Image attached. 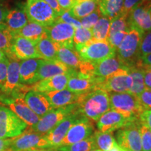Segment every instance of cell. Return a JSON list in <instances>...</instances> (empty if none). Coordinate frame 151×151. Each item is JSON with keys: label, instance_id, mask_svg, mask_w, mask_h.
Returning <instances> with one entry per match:
<instances>
[{"label": "cell", "instance_id": "obj_4", "mask_svg": "<svg viewBox=\"0 0 151 151\" xmlns=\"http://www.w3.org/2000/svg\"><path fill=\"white\" fill-rule=\"evenodd\" d=\"M76 51L83 61L97 63L106 58L116 55V50L108 41L92 40L83 45L75 46Z\"/></svg>", "mask_w": 151, "mask_h": 151}, {"label": "cell", "instance_id": "obj_38", "mask_svg": "<svg viewBox=\"0 0 151 151\" xmlns=\"http://www.w3.org/2000/svg\"><path fill=\"white\" fill-rule=\"evenodd\" d=\"M92 39V33L91 29L81 27L75 29L73 42L74 46L83 45L90 42Z\"/></svg>", "mask_w": 151, "mask_h": 151}, {"label": "cell", "instance_id": "obj_31", "mask_svg": "<svg viewBox=\"0 0 151 151\" xmlns=\"http://www.w3.org/2000/svg\"><path fill=\"white\" fill-rule=\"evenodd\" d=\"M128 72L132 78V86L129 92L138 97L146 90L144 84L143 69L140 67H128Z\"/></svg>", "mask_w": 151, "mask_h": 151}, {"label": "cell", "instance_id": "obj_55", "mask_svg": "<svg viewBox=\"0 0 151 151\" xmlns=\"http://www.w3.org/2000/svg\"><path fill=\"white\" fill-rule=\"evenodd\" d=\"M88 1V0H76V2H80V1Z\"/></svg>", "mask_w": 151, "mask_h": 151}, {"label": "cell", "instance_id": "obj_30", "mask_svg": "<svg viewBox=\"0 0 151 151\" xmlns=\"http://www.w3.org/2000/svg\"><path fill=\"white\" fill-rule=\"evenodd\" d=\"M124 0H99V10L101 16L113 20L122 11Z\"/></svg>", "mask_w": 151, "mask_h": 151}, {"label": "cell", "instance_id": "obj_10", "mask_svg": "<svg viewBox=\"0 0 151 151\" xmlns=\"http://www.w3.org/2000/svg\"><path fill=\"white\" fill-rule=\"evenodd\" d=\"M41 148H48L45 135L32 131L28 128L21 134L14 138L8 150L27 151Z\"/></svg>", "mask_w": 151, "mask_h": 151}, {"label": "cell", "instance_id": "obj_59", "mask_svg": "<svg viewBox=\"0 0 151 151\" xmlns=\"http://www.w3.org/2000/svg\"><path fill=\"white\" fill-rule=\"evenodd\" d=\"M27 151H32V150H27Z\"/></svg>", "mask_w": 151, "mask_h": 151}, {"label": "cell", "instance_id": "obj_13", "mask_svg": "<svg viewBox=\"0 0 151 151\" xmlns=\"http://www.w3.org/2000/svg\"><path fill=\"white\" fill-rule=\"evenodd\" d=\"M104 79L94 76L83 74L73 69L68 81L67 89L77 94L86 93L94 90H99V87Z\"/></svg>", "mask_w": 151, "mask_h": 151}, {"label": "cell", "instance_id": "obj_48", "mask_svg": "<svg viewBox=\"0 0 151 151\" xmlns=\"http://www.w3.org/2000/svg\"><path fill=\"white\" fill-rule=\"evenodd\" d=\"M43 1L48 4L53 9L54 11L56 13L58 16H60V15L62 14V12L64 11L61 8H60L59 4L58 2V0H43Z\"/></svg>", "mask_w": 151, "mask_h": 151}, {"label": "cell", "instance_id": "obj_11", "mask_svg": "<svg viewBox=\"0 0 151 151\" xmlns=\"http://www.w3.org/2000/svg\"><path fill=\"white\" fill-rule=\"evenodd\" d=\"M94 132L93 122L89 118L81 115L69 128L65 137L58 147L69 146L84 140L93 134Z\"/></svg>", "mask_w": 151, "mask_h": 151}, {"label": "cell", "instance_id": "obj_41", "mask_svg": "<svg viewBox=\"0 0 151 151\" xmlns=\"http://www.w3.org/2000/svg\"><path fill=\"white\" fill-rule=\"evenodd\" d=\"M151 53V31L143 35L140 44V58Z\"/></svg>", "mask_w": 151, "mask_h": 151}, {"label": "cell", "instance_id": "obj_42", "mask_svg": "<svg viewBox=\"0 0 151 151\" xmlns=\"http://www.w3.org/2000/svg\"><path fill=\"white\" fill-rule=\"evenodd\" d=\"M141 0H124L122 11L120 14L129 17L130 13L137 6Z\"/></svg>", "mask_w": 151, "mask_h": 151}, {"label": "cell", "instance_id": "obj_52", "mask_svg": "<svg viewBox=\"0 0 151 151\" xmlns=\"http://www.w3.org/2000/svg\"><path fill=\"white\" fill-rule=\"evenodd\" d=\"M108 151H124V150H123V149H122L121 147L119 146L118 143L116 142L114 143V145H113L112 148Z\"/></svg>", "mask_w": 151, "mask_h": 151}, {"label": "cell", "instance_id": "obj_53", "mask_svg": "<svg viewBox=\"0 0 151 151\" xmlns=\"http://www.w3.org/2000/svg\"><path fill=\"white\" fill-rule=\"evenodd\" d=\"M6 56V55L5 52L2 51V50H0V62H1V60H2Z\"/></svg>", "mask_w": 151, "mask_h": 151}, {"label": "cell", "instance_id": "obj_57", "mask_svg": "<svg viewBox=\"0 0 151 151\" xmlns=\"http://www.w3.org/2000/svg\"><path fill=\"white\" fill-rule=\"evenodd\" d=\"M149 14H150V18H151V8L150 10H149Z\"/></svg>", "mask_w": 151, "mask_h": 151}, {"label": "cell", "instance_id": "obj_18", "mask_svg": "<svg viewBox=\"0 0 151 151\" xmlns=\"http://www.w3.org/2000/svg\"><path fill=\"white\" fill-rule=\"evenodd\" d=\"M132 120L126 118L123 115L118 111L110 109L100 117L97 120L98 131L101 132H113L125 126Z\"/></svg>", "mask_w": 151, "mask_h": 151}, {"label": "cell", "instance_id": "obj_16", "mask_svg": "<svg viewBox=\"0 0 151 151\" xmlns=\"http://www.w3.org/2000/svg\"><path fill=\"white\" fill-rule=\"evenodd\" d=\"M81 116L80 113L77 110L64 119L53 129L45 134L48 143V148H55L59 146L60 143L65 137L67 132L69 131V128Z\"/></svg>", "mask_w": 151, "mask_h": 151}, {"label": "cell", "instance_id": "obj_35", "mask_svg": "<svg viewBox=\"0 0 151 151\" xmlns=\"http://www.w3.org/2000/svg\"><path fill=\"white\" fill-rule=\"evenodd\" d=\"M96 149L93 135L90 136L88 139L79 141L69 146H64L54 148L58 151H90Z\"/></svg>", "mask_w": 151, "mask_h": 151}, {"label": "cell", "instance_id": "obj_43", "mask_svg": "<svg viewBox=\"0 0 151 151\" xmlns=\"http://www.w3.org/2000/svg\"><path fill=\"white\" fill-rule=\"evenodd\" d=\"M9 58L6 56L4 59L0 62V89H1L6 81L7 75V69L9 66Z\"/></svg>", "mask_w": 151, "mask_h": 151}, {"label": "cell", "instance_id": "obj_17", "mask_svg": "<svg viewBox=\"0 0 151 151\" xmlns=\"http://www.w3.org/2000/svg\"><path fill=\"white\" fill-rule=\"evenodd\" d=\"M6 56H14L17 59L24 60L38 58L41 59L37 52L36 45L25 38L16 35L13 41L11 52Z\"/></svg>", "mask_w": 151, "mask_h": 151}, {"label": "cell", "instance_id": "obj_28", "mask_svg": "<svg viewBox=\"0 0 151 151\" xmlns=\"http://www.w3.org/2000/svg\"><path fill=\"white\" fill-rule=\"evenodd\" d=\"M58 46L49 39L47 34L36 43L37 52L42 60L52 61L57 60Z\"/></svg>", "mask_w": 151, "mask_h": 151}, {"label": "cell", "instance_id": "obj_58", "mask_svg": "<svg viewBox=\"0 0 151 151\" xmlns=\"http://www.w3.org/2000/svg\"><path fill=\"white\" fill-rule=\"evenodd\" d=\"M96 1H99V0H96Z\"/></svg>", "mask_w": 151, "mask_h": 151}, {"label": "cell", "instance_id": "obj_50", "mask_svg": "<svg viewBox=\"0 0 151 151\" xmlns=\"http://www.w3.org/2000/svg\"><path fill=\"white\" fill-rule=\"evenodd\" d=\"M141 67H151V53L141 58Z\"/></svg>", "mask_w": 151, "mask_h": 151}, {"label": "cell", "instance_id": "obj_27", "mask_svg": "<svg viewBox=\"0 0 151 151\" xmlns=\"http://www.w3.org/2000/svg\"><path fill=\"white\" fill-rule=\"evenodd\" d=\"M57 60L62 62L69 68L78 70L83 60L81 58L75 48H69L67 47H58Z\"/></svg>", "mask_w": 151, "mask_h": 151}, {"label": "cell", "instance_id": "obj_12", "mask_svg": "<svg viewBox=\"0 0 151 151\" xmlns=\"http://www.w3.org/2000/svg\"><path fill=\"white\" fill-rule=\"evenodd\" d=\"M132 86V78L128 72V67H124L104 79L99 87L108 93L129 92Z\"/></svg>", "mask_w": 151, "mask_h": 151}, {"label": "cell", "instance_id": "obj_24", "mask_svg": "<svg viewBox=\"0 0 151 151\" xmlns=\"http://www.w3.org/2000/svg\"><path fill=\"white\" fill-rule=\"evenodd\" d=\"M130 26L135 27L143 34L151 31V18L149 10L137 6L129 16Z\"/></svg>", "mask_w": 151, "mask_h": 151}, {"label": "cell", "instance_id": "obj_56", "mask_svg": "<svg viewBox=\"0 0 151 151\" xmlns=\"http://www.w3.org/2000/svg\"><path fill=\"white\" fill-rule=\"evenodd\" d=\"M90 151H100L99 150H97V149H93V150H90Z\"/></svg>", "mask_w": 151, "mask_h": 151}, {"label": "cell", "instance_id": "obj_8", "mask_svg": "<svg viewBox=\"0 0 151 151\" xmlns=\"http://www.w3.org/2000/svg\"><path fill=\"white\" fill-rule=\"evenodd\" d=\"M27 127V124L12 111L7 107L0 106V139L18 137Z\"/></svg>", "mask_w": 151, "mask_h": 151}, {"label": "cell", "instance_id": "obj_1", "mask_svg": "<svg viewBox=\"0 0 151 151\" xmlns=\"http://www.w3.org/2000/svg\"><path fill=\"white\" fill-rule=\"evenodd\" d=\"M77 105L81 115L97 122L104 113L111 109L109 93L102 90H94L81 94Z\"/></svg>", "mask_w": 151, "mask_h": 151}, {"label": "cell", "instance_id": "obj_37", "mask_svg": "<svg viewBox=\"0 0 151 151\" xmlns=\"http://www.w3.org/2000/svg\"><path fill=\"white\" fill-rule=\"evenodd\" d=\"M131 28L129 22V17L120 14L111 20L109 37L120 32H128Z\"/></svg>", "mask_w": 151, "mask_h": 151}, {"label": "cell", "instance_id": "obj_20", "mask_svg": "<svg viewBox=\"0 0 151 151\" xmlns=\"http://www.w3.org/2000/svg\"><path fill=\"white\" fill-rule=\"evenodd\" d=\"M24 101L28 106L39 118L53 109L44 93L29 90L24 96Z\"/></svg>", "mask_w": 151, "mask_h": 151}, {"label": "cell", "instance_id": "obj_22", "mask_svg": "<svg viewBox=\"0 0 151 151\" xmlns=\"http://www.w3.org/2000/svg\"><path fill=\"white\" fill-rule=\"evenodd\" d=\"M53 109H58L78 103L81 94L69 91L67 88L44 93Z\"/></svg>", "mask_w": 151, "mask_h": 151}, {"label": "cell", "instance_id": "obj_14", "mask_svg": "<svg viewBox=\"0 0 151 151\" xmlns=\"http://www.w3.org/2000/svg\"><path fill=\"white\" fill-rule=\"evenodd\" d=\"M46 28L47 36L58 46L75 48L73 42L75 28L73 26L56 20L53 24Z\"/></svg>", "mask_w": 151, "mask_h": 151}, {"label": "cell", "instance_id": "obj_26", "mask_svg": "<svg viewBox=\"0 0 151 151\" xmlns=\"http://www.w3.org/2000/svg\"><path fill=\"white\" fill-rule=\"evenodd\" d=\"M28 22L29 20L24 7L9 11L5 19L6 26L14 35H16Z\"/></svg>", "mask_w": 151, "mask_h": 151}, {"label": "cell", "instance_id": "obj_19", "mask_svg": "<svg viewBox=\"0 0 151 151\" xmlns=\"http://www.w3.org/2000/svg\"><path fill=\"white\" fill-rule=\"evenodd\" d=\"M71 73L55 76L50 78L39 81L32 86H28V88L29 90L42 93L65 90L67 88L68 81Z\"/></svg>", "mask_w": 151, "mask_h": 151}, {"label": "cell", "instance_id": "obj_39", "mask_svg": "<svg viewBox=\"0 0 151 151\" xmlns=\"http://www.w3.org/2000/svg\"><path fill=\"white\" fill-rule=\"evenodd\" d=\"M101 16V13H100L99 9H97V10L94 11L92 14L79 20L81 22V27L88 29H92Z\"/></svg>", "mask_w": 151, "mask_h": 151}, {"label": "cell", "instance_id": "obj_36", "mask_svg": "<svg viewBox=\"0 0 151 151\" xmlns=\"http://www.w3.org/2000/svg\"><path fill=\"white\" fill-rule=\"evenodd\" d=\"M15 35L6 27L5 24L0 25V50L4 52L6 55L11 52Z\"/></svg>", "mask_w": 151, "mask_h": 151}, {"label": "cell", "instance_id": "obj_3", "mask_svg": "<svg viewBox=\"0 0 151 151\" xmlns=\"http://www.w3.org/2000/svg\"><path fill=\"white\" fill-rule=\"evenodd\" d=\"M110 109L118 111L129 120H139L145 110L137 96L129 92L109 93Z\"/></svg>", "mask_w": 151, "mask_h": 151}, {"label": "cell", "instance_id": "obj_29", "mask_svg": "<svg viewBox=\"0 0 151 151\" xmlns=\"http://www.w3.org/2000/svg\"><path fill=\"white\" fill-rule=\"evenodd\" d=\"M16 35L31 41L36 45L46 35V28L37 22L29 21Z\"/></svg>", "mask_w": 151, "mask_h": 151}, {"label": "cell", "instance_id": "obj_6", "mask_svg": "<svg viewBox=\"0 0 151 151\" xmlns=\"http://www.w3.org/2000/svg\"><path fill=\"white\" fill-rule=\"evenodd\" d=\"M77 110H78L77 104L61 107V108L53 109L40 118L37 123L32 127H29V129L37 133L45 135L52 129H53L56 125H58L64 119Z\"/></svg>", "mask_w": 151, "mask_h": 151}, {"label": "cell", "instance_id": "obj_25", "mask_svg": "<svg viewBox=\"0 0 151 151\" xmlns=\"http://www.w3.org/2000/svg\"><path fill=\"white\" fill-rule=\"evenodd\" d=\"M123 67L124 65L116 55L94 63L93 75L99 78H106Z\"/></svg>", "mask_w": 151, "mask_h": 151}, {"label": "cell", "instance_id": "obj_2", "mask_svg": "<svg viewBox=\"0 0 151 151\" xmlns=\"http://www.w3.org/2000/svg\"><path fill=\"white\" fill-rule=\"evenodd\" d=\"M143 35L140 30L132 27L116 49V56L124 67H140V44Z\"/></svg>", "mask_w": 151, "mask_h": 151}, {"label": "cell", "instance_id": "obj_45", "mask_svg": "<svg viewBox=\"0 0 151 151\" xmlns=\"http://www.w3.org/2000/svg\"><path fill=\"white\" fill-rule=\"evenodd\" d=\"M139 121L141 125L151 130V109H145L139 116Z\"/></svg>", "mask_w": 151, "mask_h": 151}, {"label": "cell", "instance_id": "obj_9", "mask_svg": "<svg viewBox=\"0 0 151 151\" xmlns=\"http://www.w3.org/2000/svg\"><path fill=\"white\" fill-rule=\"evenodd\" d=\"M9 62L7 69V75L4 84L1 90L5 94H12L13 97L22 96L23 93L29 92L27 86L20 83V63L21 60L14 56H9Z\"/></svg>", "mask_w": 151, "mask_h": 151}, {"label": "cell", "instance_id": "obj_32", "mask_svg": "<svg viewBox=\"0 0 151 151\" xmlns=\"http://www.w3.org/2000/svg\"><path fill=\"white\" fill-rule=\"evenodd\" d=\"M99 7V1L88 0V1L76 2L73 6L70 9L73 16L78 20L84 18L97 10Z\"/></svg>", "mask_w": 151, "mask_h": 151}, {"label": "cell", "instance_id": "obj_34", "mask_svg": "<svg viewBox=\"0 0 151 151\" xmlns=\"http://www.w3.org/2000/svg\"><path fill=\"white\" fill-rule=\"evenodd\" d=\"M113 132H101L94 131L93 137L96 149L100 151H108L116 142L113 135Z\"/></svg>", "mask_w": 151, "mask_h": 151}, {"label": "cell", "instance_id": "obj_51", "mask_svg": "<svg viewBox=\"0 0 151 151\" xmlns=\"http://www.w3.org/2000/svg\"><path fill=\"white\" fill-rule=\"evenodd\" d=\"M8 11H9L6 9L3 6L0 5V25L5 24V19Z\"/></svg>", "mask_w": 151, "mask_h": 151}, {"label": "cell", "instance_id": "obj_15", "mask_svg": "<svg viewBox=\"0 0 151 151\" xmlns=\"http://www.w3.org/2000/svg\"><path fill=\"white\" fill-rule=\"evenodd\" d=\"M0 100L8 106L9 109L29 127L35 125L40 119L28 106L22 96H16L12 98H1Z\"/></svg>", "mask_w": 151, "mask_h": 151}, {"label": "cell", "instance_id": "obj_5", "mask_svg": "<svg viewBox=\"0 0 151 151\" xmlns=\"http://www.w3.org/2000/svg\"><path fill=\"white\" fill-rule=\"evenodd\" d=\"M23 7L29 21L37 22L46 27L53 24L58 17L43 0H26Z\"/></svg>", "mask_w": 151, "mask_h": 151}, {"label": "cell", "instance_id": "obj_54", "mask_svg": "<svg viewBox=\"0 0 151 151\" xmlns=\"http://www.w3.org/2000/svg\"><path fill=\"white\" fill-rule=\"evenodd\" d=\"M32 151H52L51 148H41V149H36Z\"/></svg>", "mask_w": 151, "mask_h": 151}, {"label": "cell", "instance_id": "obj_33", "mask_svg": "<svg viewBox=\"0 0 151 151\" xmlns=\"http://www.w3.org/2000/svg\"><path fill=\"white\" fill-rule=\"evenodd\" d=\"M111 20L101 16L95 25L92 27V40L97 41H108L110 30Z\"/></svg>", "mask_w": 151, "mask_h": 151}, {"label": "cell", "instance_id": "obj_47", "mask_svg": "<svg viewBox=\"0 0 151 151\" xmlns=\"http://www.w3.org/2000/svg\"><path fill=\"white\" fill-rule=\"evenodd\" d=\"M59 6L63 11L70 10L75 4L76 0H58Z\"/></svg>", "mask_w": 151, "mask_h": 151}, {"label": "cell", "instance_id": "obj_49", "mask_svg": "<svg viewBox=\"0 0 151 151\" xmlns=\"http://www.w3.org/2000/svg\"><path fill=\"white\" fill-rule=\"evenodd\" d=\"M12 138L10 139H0V151H7L10 148L13 141Z\"/></svg>", "mask_w": 151, "mask_h": 151}, {"label": "cell", "instance_id": "obj_46", "mask_svg": "<svg viewBox=\"0 0 151 151\" xmlns=\"http://www.w3.org/2000/svg\"><path fill=\"white\" fill-rule=\"evenodd\" d=\"M143 69L144 74V84L147 90H151V67H141Z\"/></svg>", "mask_w": 151, "mask_h": 151}, {"label": "cell", "instance_id": "obj_7", "mask_svg": "<svg viewBox=\"0 0 151 151\" xmlns=\"http://www.w3.org/2000/svg\"><path fill=\"white\" fill-rule=\"evenodd\" d=\"M141 125L139 120L128 122L116 132V143L125 151H142Z\"/></svg>", "mask_w": 151, "mask_h": 151}, {"label": "cell", "instance_id": "obj_23", "mask_svg": "<svg viewBox=\"0 0 151 151\" xmlns=\"http://www.w3.org/2000/svg\"><path fill=\"white\" fill-rule=\"evenodd\" d=\"M73 70V69L67 67L58 60L52 61L43 60L38 71V79L41 81L55 76L69 73Z\"/></svg>", "mask_w": 151, "mask_h": 151}, {"label": "cell", "instance_id": "obj_44", "mask_svg": "<svg viewBox=\"0 0 151 151\" xmlns=\"http://www.w3.org/2000/svg\"><path fill=\"white\" fill-rule=\"evenodd\" d=\"M138 99L146 109H151V90H146L138 96Z\"/></svg>", "mask_w": 151, "mask_h": 151}, {"label": "cell", "instance_id": "obj_21", "mask_svg": "<svg viewBox=\"0 0 151 151\" xmlns=\"http://www.w3.org/2000/svg\"><path fill=\"white\" fill-rule=\"evenodd\" d=\"M42 59L33 58L21 60L20 63V83L24 86H32L39 81L38 71Z\"/></svg>", "mask_w": 151, "mask_h": 151}, {"label": "cell", "instance_id": "obj_40", "mask_svg": "<svg viewBox=\"0 0 151 151\" xmlns=\"http://www.w3.org/2000/svg\"><path fill=\"white\" fill-rule=\"evenodd\" d=\"M57 20L70 24V25L73 26L75 29H77V28L81 27L80 20L73 16L70 10L64 11L62 12V14L58 17Z\"/></svg>", "mask_w": 151, "mask_h": 151}]
</instances>
